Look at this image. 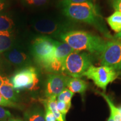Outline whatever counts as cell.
I'll use <instances>...</instances> for the list:
<instances>
[{
  "label": "cell",
  "instance_id": "4",
  "mask_svg": "<svg viewBox=\"0 0 121 121\" xmlns=\"http://www.w3.org/2000/svg\"><path fill=\"white\" fill-rule=\"evenodd\" d=\"M56 40L48 36L38 37L32 44L31 52L35 60L44 68L52 60L56 47Z\"/></svg>",
  "mask_w": 121,
  "mask_h": 121
},
{
  "label": "cell",
  "instance_id": "1",
  "mask_svg": "<svg viewBox=\"0 0 121 121\" xmlns=\"http://www.w3.org/2000/svg\"><path fill=\"white\" fill-rule=\"evenodd\" d=\"M60 4L63 15L69 19L88 24L96 29L106 38L114 39L106 26L99 7L93 2L72 3L63 0Z\"/></svg>",
  "mask_w": 121,
  "mask_h": 121
},
{
  "label": "cell",
  "instance_id": "17",
  "mask_svg": "<svg viewBox=\"0 0 121 121\" xmlns=\"http://www.w3.org/2000/svg\"><path fill=\"white\" fill-rule=\"evenodd\" d=\"M99 93L105 100L106 102L109 105L110 111V116L112 117L113 120L114 121H121V113L120 111L118 108L114 105L110 98L105 93H101V92H99Z\"/></svg>",
  "mask_w": 121,
  "mask_h": 121
},
{
  "label": "cell",
  "instance_id": "26",
  "mask_svg": "<svg viewBox=\"0 0 121 121\" xmlns=\"http://www.w3.org/2000/svg\"><path fill=\"white\" fill-rule=\"evenodd\" d=\"M1 68V67L0 66V87L4 85H10L13 86V85H12L11 81H10V80H9L6 76H4V75H3L2 73Z\"/></svg>",
  "mask_w": 121,
  "mask_h": 121
},
{
  "label": "cell",
  "instance_id": "3",
  "mask_svg": "<svg viewBox=\"0 0 121 121\" xmlns=\"http://www.w3.org/2000/svg\"><path fill=\"white\" fill-rule=\"evenodd\" d=\"M93 57L90 53L75 51L65 60L62 73L71 78H80L93 65Z\"/></svg>",
  "mask_w": 121,
  "mask_h": 121
},
{
  "label": "cell",
  "instance_id": "24",
  "mask_svg": "<svg viewBox=\"0 0 121 121\" xmlns=\"http://www.w3.org/2000/svg\"><path fill=\"white\" fill-rule=\"evenodd\" d=\"M11 117H12V114L10 111L0 106V121L7 120Z\"/></svg>",
  "mask_w": 121,
  "mask_h": 121
},
{
  "label": "cell",
  "instance_id": "2",
  "mask_svg": "<svg viewBox=\"0 0 121 121\" xmlns=\"http://www.w3.org/2000/svg\"><path fill=\"white\" fill-rule=\"evenodd\" d=\"M59 39L74 51H85L99 56L107 43L102 37L83 30H71L60 35Z\"/></svg>",
  "mask_w": 121,
  "mask_h": 121
},
{
  "label": "cell",
  "instance_id": "27",
  "mask_svg": "<svg viewBox=\"0 0 121 121\" xmlns=\"http://www.w3.org/2000/svg\"><path fill=\"white\" fill-rule=\"evenodd\" d=\"M45 108V121H57L55 116L53 113L52 112L51 110H50L47 108Z\"/></svg>",
  "mask_w": 121,
  "mask_h": 121
},
{
  "label": "cell",
  "instance_id": "22",
  "mask_svg": "<svg viewBox=\"0 0 121 121\" xmlns=\"http://www.w3.org/2000/svg\"><path fill=\"white\" fill-rule=\"evenodd\" d=\"M71 107V103H67L61 101L57 100V108L59 112L62 114L63 117L65 118V116L69 112V110Z\"/></svg>",
  "mask_w": 121,
  "mask_h": 121
},
{
  "label": "cell",
  "instance_id": "11",
  "mask_svg": "<svg viewBox=\"0 0 121 121\" xmlns=\"http://www.w3.org/2000/svg\"><path fill=\"white\" fill-rule=\"evenodd\" d=\"M5 60L13 66L23 67L30 62V57L26 53L17 48H11L3 53Z\"/></svg>",
  "mask_w": 121,
  "mask_h": 121
},
{
  "label": "cell",
  "instance_id": "9",
  "mask_svg": "<svg viewBox=\"0 0 121 121\" xmlns=\"http://www.w3.org/2000/svg\"><path fill=\"white\" fill-rule=\"evenodd\" d=\"M55 45L53 58L44 69L51 73H62L65 60L69 54L75 51L67 44L63 42L56 40Z\"/></svg>",
  "mask_w": 121,
  "mask_h": 121
},
{
  "label": "cell",
  "instance_id": "15",
  "mask_svg": "<svg viewBox=\"0 0 121 121\" xmlns=\"http://www.w3.org/2000/svg\"><path fill=\"white\" fill-rule=\"evenodd\" d=\"M44 108H47L52 111L56 118L57 121H65V118L57 108V98H47L41 100Z\"/></svg>",
  "mask_w": 121,
  "mask_h": 121
},
{
  "label": "cell",
  "instance_id": "12",
  "mask_svg": "<svg viewBox=\"0 0 121 121\" xmlns=\"http://www.w3.org/2000/svg\"><path fill=\"white\" fill-rule=\"evenodd\" d=\"M67 88L73 93L83 94L87 88V84L80 78L68 77Z\"/></svg>",
  "mask_w": 121,
  "mask_h": 121
},
{
  "label": "cell",
  "instance_id": "33",
  "mask_svg": "<svg viewBox=\"0 0 121 121\" xmlns=\"http://www.w3.org/2000/svg\"><path fill=\"white\" fill-rule=\"evenodd\" d=\"M7 121V120H4V121Z\"/></svg>",
  "mask_w": 121,
  "mask_h": 121
},
{
  "label": "cell",
  "instance_id": "20",
  "mask_svg": "<svg viewBox=\"0 0 121 121\" xmlns=\"http://www.w3.org/2000/svg\"><path fill=\"white\" fill-rule=\"evenodd\" d=\"M73 95L74 93L66 87L57 96V100L69 103H71V100Z\"/></svg>",
  "mask_w": 121,
  "mask_h": 121
},
{
  "label": "cell",
  "instance_id": "6",
  "mask_svg": "<svg viewBox=\"0 0 121 121\" xmlns=\"http://www.w3.org/2000/svg\"><path fill=\"white\" fill-rule=\"evenodd\" d=\"M99 57L102 66L112 68L117 72L121 71V40L113 39L107 42Z\"/></svg>",
  "mask_w": 121,
  "mask_h": 121
},
{
  "label": "cell",
  "instance_id": "19",
  "mask_svg": "<svg viewBox=\"0 0 121 121\" xmlns=\"http://www.w3.org/2000/svg\"><path fill=\"white\" fill-rule=\"evenodd\" d=\"M14 23L11 18L5 15H0V32L11 31Z\"/></svg>",
  "mask_w": 121,
  "mask_h": 121
},
{
  "label": "cell",
  "instance_id": "5",
  "mask_svg": "<svg viewBox=\"0 0 121 121\" xmlns=\"http://www.w3.org/2000/svg\"><path fill=\"white\" fill-rule=\"evenodd\" d=\"M10 81L16 91L35 90L39 80L37 69L30 66L16 72L11 78Z\"/></svg>",
  "mask_w": 121,
  "mask_h": 121
},
{
  "label": "cell",
  "instance_id": "28",
  "mask_svg": "<svg viewBox=\"0 0 121 121\" xmlns=\"http://www.w3.org/2000/svg\"><path fill=\"white\" fill-rule=\"evenodd\" d=\"M69 2H72V3H82V2H93L95 0H66Z\"/></svg>",
  "mask_w": 121,
  "mask_h": 121
},
{
  "label": "cell",
  "instance_id": "23",
  "mask_svg": "<svg viewBox=\"0 0 121 121\" xmlns=\"http://www.w3.org/2000/svg\"><path fill=\"white\" fill-rule=\"evenodd\" d=\"M27 4L35 6H40L46 4L49 0H23Z\"/></svg>",
  "mask_w": 121,
  "mask_h": 121
},
{
  "label": "cell",
  "instance_id": "16",
  "mask_svg": "<svg viewBox=\"0 0 121 121\" xmlns=\"http://www.w3.org/2000/svg\"><path fill=\"white\" fill-rule=\"evenodd\" d=\"M106 21L109 26L116 33L121 31V13L115 11L108 17L106 18Z\"/></svg>",
  "mask_w": 121,
  "mask_h": 121
},
{
  "label": "cell",
  "instance_id": "18",
  "mask_svg": "<svg viewBox=\"0 0 121 121\" xmlns=\"http://www.w3.org/2000/svg\"><path fill=\"white\" fill-rule=\"evenodd\" d=\"M0 93L4 98L13 102H17L18 100L17 94L16 91L12 86L4 85L0 87Z\"/></svg>",
  "mask_w": 121,
  "mask_h": 121
},
{
  "label": "cell",
  "instance_id": "14",
  "mask_svg": "<svg viewBox=\"0 0 121 121\" xmlns=\"http://www.w3.org/2000/svg\"><path fill=\"white\" fill-rule=\"evenodd\" d=\"M14 43V38L11 31L0 32V54L10 49Z\"/></svg>",
  "mask_w": 121,
  "mask_h": 121
},
{
  "label": "cell",
  "instance_id": "29",
  "mask_svg": "<svg viewBox=\"0 0 121 121\" xmlns=\"http://www.w3.org/2000/svg\"><path fill=\"white\" fill-rule=\"evenodd\" d=\"M6 6V3L4 0H0V13L4 9Z\"/></svg>",
  "mask_w": 121,
  "mask_h": 121
},
{
  "label": "cell",
  "instance_id": "21",
  "mask_svg": "<svg viewBox=\"0 0 121 121\" xmlns=\"http://www.w3.org/2000/svg\"><path fill=\"white\" fill-rule=\"evenodd\" d=\"M0 106L2 107H10V108L22 109L19 104L16 102H13L4 98L0 93Z\"/></svg>",
  "mask_w": 121,
  "mask_h": 121
},
{
  "label": "cell",
  "instance_id": "8",
  "mask_svg": "<svg viewBox=\"0 0 121 121\" xmlns=\"http://www.w3.org/2000/svg\"><path fill=\"white\" fill-rule=\"evenodd\" d=\"M33 26L35 31L40 34L58 38L63 33L73 30H71V24L49 19L39 20L33 24Z\"/></svg>",
  "mask_w": 121,
  "mask_h": 121
},
{
  "label": "cell",
  "instance_id": "30",
  "mask_svg": "<svg viewBox=\"0 0 121 121\" xmlns=\"http://www.w3.org/2000/svg\"><path fill=\"white\" fill-rule=\"evenodd\" d=\"M7 121H25L22 118H14L12 117L7 119Z\"/></svg>",
  "mask_w": 121,
  "mask_h": 121
},
{
  "label": "cell",
  "instance_id": "7",
  "mask_svg": "<svg viewBox=\"0 0 121 121\" xmlns=\"http://www.w3.org/2000/svg\"><path fill=\"white\" fill-rule=\"evenodd\" d=\"M83 76L91 80L98 87L105 91L109 84L112 82L117 78L118 73L112 68L108 66L96 67L91 65Z\"/></svg>",
  "mask_w": 121,
  "mask_h": 121
},
{
  "label": "cell",
  "instance_id": "10",
  "mask_svg": "<svg viewBox=\"0 0 121 121\" xmlns=\"http://www.w3.org/2000/svg\"><path fill=\"white\" fill-rule=\"evenodd\" d=\"M67 76L61 73H50L46 80L45 95L46 98H57L67 87Z\"/></svg>",
  "mask_w": 121,
  "mask_h": 121
},
{
  "label": "cell",
  "instance_id": "13",
  "mask_svg": "<svg viewBox=\"0 0 121 121\" xmlns=\"http://www.w3.org/2000/svg\"><path fill=\"white\" fill-rule=\"evenodd\" d=\"M25 121H45V113L39 107H33L27 110L24 114Z\"/></svg>",
  "mask_w": 121,
  "mask_h": 121
},
{
  "label": "cell",
  "instance_id": "32",
  "mask_svg": "<svg viewBox=\"0 0 121 121\" xmlns=\"http://www.w3.org/2000/svg\"><path fill=\"white\" fill-rule=\"evenodd\" d=\"M107 121H114V120H113V119L112 118V117H111V116H110V117H109V118L108 120H107Z\"/></svg>",
  "mask_w": 121,
  "mask_h": 121
},
{
  "label": "cell",
  "instance_id": "31",
  "mask_svg": "<svg viewBox=\"0 0 121 121\" xmlns=\"http://www.w3.org/2000/svg\"><path fill=\"white\" fill-rule=\"evenodd\" d=\"M113 38H114V39L121 40V31L118 33H116V34L115 35Z\"/></svg>",
  "mask_w": 121,
  "mask_h": 121
},
{
  "label": "cell",
  "instance_id": "25",
  "mask_svg": "<svg viewBox=\"0 0 121 121\" xmlns=\"http://www.w3.org/2000/svg\"><path fill=\"white\" fill-rule=\"evenodd\" d=\"M109 2L114 11L121 13V0H109Z\"/></svg>",
  "mask_w": 121,
  "mask_h": 121
}]
</instances>
